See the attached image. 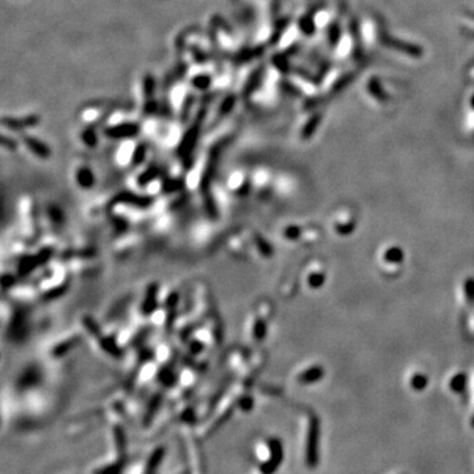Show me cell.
<instances>
[{
    "instance_id": "3957f363",
    "label": "cell",
    "mask_w": 474,
    "mask_h": 474,
    "mask_svg": "<svg viewBox=\"0 0 474 474\" xmlns=\"http://www.w3.org/2000/svg\"><path fill=\"white\" fill-rule=\"evenodd\" d=\"M139 132V125L136 124H121V125L112 126L105 131L110 137L112 139H125V137H132V136L137 135Z\"/></svg>"
},
{
    "instance_id": "277c9868",
    "label": "cell",
    "mask_w": 474,
    "mask_h": 474,
    "mask_svg": "<svg viewBox=\"0 0 474 474\" xmlns=\"http://www.w3.org/2000/svg\"><path fill=\"white\" fill-rule=\"evenodd\" d=\"M385 45H387L389 48H393V49H397L399 52H403L406 54L411 57H419L422 53H420V49L418 47H414V45H408V44H404L403 41H398V40H393L391 37H386L385 38Z\"/></svg>"
},
{
    "instance_id": "8fae6325",
    "label": "cell",
    "mask_w": 474,
    "mask_h": 474,
    "mask_svg": "<svg viewBox=\"0 0 474 474\" xmlns=\"http://www.w3.org/2000/svg\"><path fill=\"white\" fill-rule=\"evenodd\" d=\"M471 424H473V427H474V419H473V423H471Z\"/></svg>"
},
{
    "instance_id": "9c48e42d",
    "label": "cell",
    "mask_w": 474,
    "mask_h": 474,
    "mask_svg": "<svg viewBox=\"0 0 474 474\" xmlns=\"http://www.w3.org/2000/svg\"><path fill=\"white\" fill-rule=\"evenodd\" d=\"M209 82H211V79H209L208 77H206V75H200V77L195 78L194 79V86L198 87V89H206V87H208Z\"/></svg>"
},
{
    "instance_id": "6da1fadb",
    "label": "cell",
    "mask_w": 474,
    "mask_h": 474,
    "mask_svg": "<svg viewBox=\"0 0 474 474\" xmlns=\"http://www.w3.org/2000/svg\"><path fill=\"white\" fill-rule=\"evenodd\" d=\"M319 437H320V423L319 419L312 418L308 427L306 461L310 468H316L319 462Z\"/></svg>"
},
{
    "instance_id": "30bf717a",
    "label": "cell",
    "mask_w": 474,
    "mask_h": 474,
    "mask_svg": "<svg viewBox=\"0 0 474 474\" xmlns=\"http://www.w3.org/2000/svg\"><path fill=\"white\" fill-rule=\"evenodd\" d=\"M153 84H154L153 78H152V77L145 78V90H146V93H148L149 95L152 94V90H153Z\"/></svg>"
},
{
    "instance_id": "ba28073f",
    "label": "cell",
    "mask_w": 474,
    "mask_h": 474,
    "mask_svg": "<svg viewBox=\"0 0 474 474\" xmlns=\"http://www.w3.org/2000/svg\"><path fill=\"white\" fill-rule=\"evenodd\" d=\"M427 385V378L424 376H415L413 379V387L416 390H423Z\"/></svg>"
},
{
    "instance_id": "5b68a950",
    "label": "cell",
    "mask_w": 474,
    "mask_h": 474,
    "mask_svg": "<svg viewBox=\"0 0 474 474\" xmlns=\"http://www.w3.org/2000/svg\"><path fill=\"white\" fill-rule=\"evenodd\" d=\"M25 142H27V145H28L29 148H31L34 153L38 154V156L45 157V156L49 154V150H48L47 146H45V145H44L41 141H38V140L33 139V137H27V139H25Z\"/></svg>"
},
{
    "instance_id": "7a4b0ae2",
    "label": "cell",
    "mask_w": 474,
    "mask_h": 474,
    "mask_svg": "<svg viewBox=\"0 0 474 474\" xmlns=\"http://www.w3.org/2000/svg\"><path fill=\"white\" fill-rule=\"evenodd\" d=\"M269 450H270V459L260 466L262 474H273L284 460V448L278 439L269 440Z\"/></svg>"
},
{
    "instance_id": "52a82bcc",
    "label": "cell",
    "mask_w": 474,
    "mask_h": 474,
    "mask_svg": "<svg viewBox=\"0 0 474 474\" xmlns=\"http://www.w3.org/2000/svg\"><path fill=\"white\" fill-rule=\"evenodd\" d=\"M465 382H466L465 376L460 374V376L455 377V378L452 379V382H450V387H452V390L457 391V393H461L465 387Z\"/></svg>"
},
{
    "instance_id": "8992f818",
    "label": "cell",
    "mask_w": 474,
    "mask_h": 474,
    "mask_svg": "<svg viewBox=\"0 0 474 474\" xmlns=\"http://www.w3.org/2000/svg\"><path fill=\"white\" fill-rule=\"evenodd\" d=\"M321 374H323V372H321L320 368H314V369L303 373L302 376L299 377V381L302 383H310V382L317 381L321 377Z\"/></svg>"
}]
</instances>
